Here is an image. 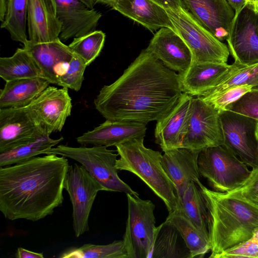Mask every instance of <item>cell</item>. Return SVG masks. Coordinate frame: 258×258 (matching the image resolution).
Wrapping results in <instances>:
<instances>
[{
  "label": "cell",
  "instance_id": "obj_1",
  "mask_svg": "<svg viewBox=\"0 0 258 258\" xmlns=\"http://www.w3.org/2000/svg\"><path fill=\"white\" fill-rule=\"evenodd\" d=\"M183 92L179 75L165 67L146 48L94 100L106 120L147 124L165 116Z\"/></svg>",
  "mask_w": 258,
  "mask_h": 258
},
{
  "label": "cell",
  "instance_id": "obj_2",
  "mask_svg": "<svg viewBox=\"0 0 258 258\" xmlns=\"http://www.w3.org/2000/svg\"><path fill=\"white\" fill-rule=\"evenodd\" d=\"M57 155L0 167V211L6 219L36 222L62 205L70 165L66 157Z\"/></svg>",
  "mask_w": 258,
  "mask_h": 258
},
{
  "label": "cell",
  "instance_id": "obj_3",
  "mask_svg": "<svg viewBox=\"0 0 258 258\" xmlns=\"http://www.w3.org/2000/svg\"><path fill=\"white\" fill-rule=\"evenodd\" d=\"M199 186L208 211L210 258L250 238L258 228V207L238 198Z\"/></svg>",
  "mask_w": 258,
  "mask_h": 258
},
{
  "label": "cell",
  "instance_id": "obj_4",
  "mask_svg": "<svg viewBox=\"0 0 258 258\" xmlns=\"http://www.w3.org/2000/svg\"><path fill=\"white\" fill-rule=\"evenodd\" d=\"M144 137L133 138L115 146L120 156L115 167L138 176L163 201L169 213L171 212L179 206L175 185L164 169L161 153L146 148Z\"/></svg>",
  "mask_w": 258,
  "mask_h": 258
},
{
  "label": "cell",
  "instance_id": "obj_5",
  "mask_svg": "<svg viewBox=\"0 0 258 258\" xmlns=\"http://www.w3.org/2000/svg\"><path fill=\"white\" fill-rule=\"evenodd\" d=\"M54 154L73 159L83 165L109 191L123 192L136 197L139 194L118 175L115 164L118 154L104 146L92 147H74L64 145L44 152V154Z\"/></svg>",
  "mask_w": 258,
  "mask_h": 258
},
{
  "label": "cell",
  "instance_id": "obj_6",
  "mask_svg": "<svg viewBox=\"0 0 258 258\" xmlns=\"http://www.w3.org/2000/svg\"><path fill=\"white\" fill-rule=\"evenodd\" d=\"M175 28L188 47L192 62L226 63L228 46L215 37L184 7L166 9Z\"/></svg>",
  "mask_w": 258,
  "mask_h": 258
},
{
  "label": "cell",
  "instance_id": "obj_7",
  "mask_svg": "<svg viewBox=\"0 0 258 258\" xmlns=\"http://www.w3.org/2000/svg\"><path fill=\"white\" fill-rule=\"evenodd\" d=\"M200 176L205 178L213 190L229 192L241 185L251 170L223 145L201 151L198 158Z\"/></svg>",
  "mask_w": 258,
  "mask_h": 258
},
{
  "label": "cell",
  "instance_id": "obj_8",
  "mask_svg": "<svg viewBox=\"0 0 258 258\" xmlns=\"http://www.w3.org/2000/svg\"><path fill=\"white\" fill-rule=\"evenodd\" d=\"M128 216L123 242L128 258H148L152 251L156 219L155 206L149 200L127 194Z\"/></svg>",
  "mask_w": 258,
  "mask_h": 258
},
{
  "label": "cell",
  "instance_id": "obj_9",
  "mask_svg": "<svg viewBox=\"0 0 258 258\" xmlns=\"http://www.w3.org/2000/svg\"><path fill=\"white\" fill-rule=\"evenodd\" d=\"M64 189L68 192L73 208V228L76 237L89 230V218L99 191L106 188L82 165L69 166Z\"/></svg>",
  "mask_w": 258,
  "mask_h": 258
},
{
  "label": "cell",
  "instance_id": "obj_10",
  "mask_svg": "<svg viewBox=\"0 0 258 258\" xmlns=\"http://www.w3.org/2000/svg\"><path fill=\"white\" fill-rule=\"evenodd\" d=\"M220 114L223 145L248 167L258 166V120L225 110Z\"/></svg>",
  "mask_w": 258,
  "mask_h": 258
},
{
  "label": "cell",
  "instance_id": "obj_11",
  "mask_svg": "<svg viewBox=\"0 0 258 258\" xmlns=\"http://www.w3.org/2000/svg\"><path fill=\"white\" fill-rule=\"evenodd\" d=\"M223 142L219 113L199 97H194L189 126L181 147L200 153Z\"/></svg>",
  "mask_w": 258,
  "mask_h": 258
},
{
  "label": "cell",
  "instance_id": "obj_12",
  "mask_svg": "<svg viewBox=\"0 0 258 258\" xmlns=\"http://www.w3.org/2000/svg\"><path fill=\"white\" fill-rule=\"evenodd\" d=\"M226 40L235 62L242 66L258 62V14L247 4L235 13Z\"/></svg>",
  "mask_w": 258,
  "mask_h": 258
},
{
  "label": "cell",
  "instance_id": "obj_13",
  "mask_svg": "<svg viewBox=\"0 0 258 258\" xmlns=\"http://www.w3.org/2000/svg\"><path fill=\"white\" fill-rule=\"evenodd\" d=\"M46 135L28 106L0 109V152Z\"/></svg>",
  "mask_w": 258,
  "mask_h": 258
},
{
  "label": "cell",
  "instance_id": "obj_14",
  "mask_svg": "<svg viewBox=\"0 0 258 258\" xmlns=\"http://www.w3.org/2000/svg\"><path fill=\"white\" fill-rule=\"evenodd\" d=\"M28 107L50 135L61 132L72 108L68 88L49 86Z\"/></svg>",
  "mask_w": 258,
  "mask_h": 258
},
{
  "label": "cell",
  "instance_id": "obj_15",
  "mask_svg": "<svg viewBox=\"0 0 258 258\" xmlns=\"http://www.w3.org/2000/svg\"><path fill=\"white\" fill-rule=\"evenodd\" d=\"M61 24L60 39L79 37L96 30L101 13L79 0H51Z\"/></svg>",
  "mask_w": 258,
  "mask_h": 258
},
{
  "label": "cell",
  "instance_id": "obj_16",
  "mask_svg": "<svg viewBox=\"0 0 258 258\" xmlns=\"http://www.w3.org/2000/svg\"><path fill=\"white\" fill-rule=\"evenodd\" d=\"M244 66L236 62H192L188 69L179 75L183 93L200 96L214 88Z\"/></svg>",
  "mask_w": 258,
  "mask_h": 258
},
{
  "label": "cell",
  "instance_id": "obj_17",
  "mask_svg": "<svg viewBox=\"0 0 258 258\" xmlns=\"http://www.w3.org/2000/svg\"><path fill=\"white\" fill-rule=\"evenodd\" d=\"M194 96L183 93L172 109L157 121L155 142L162 151L181 147L191 116Z\"/></svg>",
  "mask_w": 258,
  "mask_h": 258
},
{
  "label": "cell",
  "instance_id": "obj_18",
  "mask_svg": "<svg viewBox=\"0 0 258 258\" xmlns=\"http://www.w3.org/2000/svg\"><path fill=\"white\" fill-rule=\"evenodd\" d=\"M146 49L165 67L179 75L184 73L192 63L188 47L180 36L169 28L159 29Z\"/></svg>",
  "mask_w": 258,
  "mask_h": 258
},
{
  "label": "cell",
  "instance_id": "obj_19",
  "mask_svg": "<svg viewBox=\"0 0 258 258\" xmlns=\"http://www.w3.org/2000/svg\"><path fill=\"white\" fill-rule=\"evenodd\" d=\"M23 46L33 57L42 77L50 84L58 86L59 78L66 72L74 54L69 45L59 37L45 43H33L28 40Z\"/></svg>",
  "mask_w": 258,
  "mask_h": 258
},
{
  "label": "cell",
  "instance_id": "obj_20",
  "mask_svg": "<svg viewBox=\"0 0 258 258\" xmlns=\"http://www.w3.org/2000/svg\"><path fill=\"white\" fill-rule=\"evenodd\" d=\"M184 8L220 41L229 35L235 12L226 0H181Z\"/></svg>",
  "mask_w": 258,
  "mask_h": 258
},
{
  "label": "cell",
  "instance_id": "obj_21",
  "mask_svg": "<svg viewBox=\"0 0 258 258\" xmlns=\"http://www.w3.org/2000/svg\"><path fill=\"white\" fill-rule=\"evenodd\" d=\"M199 152L180 147L164 152L161 163L175 185L179 203L189 183L201 182L198 167ZM179 207V206H178Z\"/></svg>",
  "mask_w": 258,
  "mask_h": 258
},
{
  "label": "cell",
  "instance_id": "obj_22",
  "mask_svg": "<svg viewBox=\"0 0 258 258\" xmlns=\"http://www.w3.org/2000/svg\"><path fill=\"white\" fill-rule=\"evenodd\" d=\"M27 26L31 42H48L59 37L61 24L51 0H28Z\"/></svg>",
  "mask_w": 258,
  "mask_h": 258
},
{
  "label": "cell",
  "instance_id": "obj_23",
  "mask_svg": "<svg viewBox=\"0 0 258 258\" xmlns=\"http://www.w3.org/2000/svg\"><path fill=\"white\" fill-rule=\"evenodd\" d=\"M147 124L133 121L106 120L104 122L77 138L84 146H115L133 138L145 136Z\"/></svg>",
  "mask_w": 258,
  "mask_h": 258
},
{
  "label": "cell",
  "instance_id": "obj_24",
  "mask_svg": "<svg viewBox=\"0 0 258 258\" xmlns=\"http://www.w3.org/2000/svg\"><path fill=\"white\" fill-rule=\"evenodd\" d=\"M110 7L150 31L167 27L176 32L166 9L152 0H117Z\"/></svg>",
  "mask_w": 258,
  "mask_h": 258
},
{
  "label": "cell",
  "instance_id": "obj_25",
  "mask_svg": "<svg viewBox=\"0 0 258 258\" xmlns=\"http://www.w3.org/2000/svg\"><path fill=\"white\" fill-rule=\"evenodd\" d=\"M42 77L17 79L6 82L0 91V109L28 106L49 86Z\"/></svg>",
  "mask_w": 258,
  "mask_h": 258
},
{
  "label": "cell",
  "instance_id": "obj_26",
  "mask_svg": "<svg viewBox=\"0 0 258 258\" xmlns=\"http://www.w3.org/2000/svg\"><path fill=\"white\" fill-rule=\"evenodd\" d=\"M150 257L191 258V254L176 228L165 220L156 227Z\"/></svg>",
  "mask_w": 258,
  "mask_h": 258
},
{
  "label": "cell",
  "instance_id": "obj_27",
  "mask_svg": "<svg viewBox=\"0 0 258 258\" xmlns=\"http://www.w3.org/2000/svg\"><path fill=\"white\" fill-rule=\"evenodd\" d=\"M0 77L5 82L43 78L41 71L33 57L24 47L18 48L11 56L0 58Z\"/></svg>",
  "mask_w": 258,
  "mask_h": 258
},
{
  "label": "cell",
  "instance_id": "obj_28",
  "mask_svg": "<svg viewBox=\"0 0 258 258\" xmlns=\"http://www.w3.org/2000/svg\"><path fill=\"white\" fill-rule=\"evenodd\" d=\"M166 221L175 226L190 250L191 258L203 257L211 250L209 240L179 209L169 213Z\"/></svg>",
  "mask_w": 258,
  "mask_h": 258
},
{
  "label": "cell",
  "instance_id": "obj_29",
  "mask_svg": "<svg viewBox=\"0 0 258 258\" xmlns=\"http://www.w3.org/2000/svg\"><path fill=\"white\" fill-rule=\"evenodd\" d=\"M178 209L209 240L207 209L201 189L195 182L188 184L179 201Z\"/></svg>",
  "mask_w": 258,
  "mask_h": 258
},
{
  "label": "cell",
  "instance_id": "obj_30",
  "mask_svg": "<svg viewBox=\"0 0 258 258\" xmlns=\"http://www.w3.org/2000/svg\"><path fill=\"white\" fill-rule=\"evenodd\" d=\"M63 140L53 139L46 135L17 147L0 152V167L20 163L28 160L54 147Z\"/></svg>",
  "mask_w": 258,
  "mask_h": 258
},
{
  "label": "cell",
  "instance_id": "obj_31",
  "mask_svg": "<svg viewBox=\"0 0 258 258\" xmlns=\"http://www.w3.org/2000/svg\"><path fill=\"white\" fill-rule=\"evenodd\" d=\"M28 0H7V11L1 28L6 29L12 40L25 45L28 41L26 32Z\"/></svg>",
  "mask_w": 258,
  "mask_h": 258
},
{
  "label": "cell",
  "instance_id": "obj_32",
  "mask_svg": "<svg viewBox=\"0 0 258 258\" xmlns=\"http://www.w3.org/2000/svg\"><path fill=\"white\" fill-rule=\"evenodd\" d=\"M59 258H128L123 240L106 245L85 244L71 247L62 251Z\"/></svg>",
  "mask_w": 258,
  "mask_h": 258
},
{
  "label": "cell",
  "instance_id": "obj_33",
  "mask_svg": "<svg viewBox=\"0 0 258 258\" xmlns=\"http://www.w3.org/2000/svg\"><path fill=\"white\" fill-rule=\"evenodd\" d=\"M105 40V34L95 30L85 35L73 38L69 45L70 49L89 66L99 56Z\"/></svg>",
  "mask_w": 258,
  "mask_h": 258
},
{
  "label": "cell",
  "instance_id": "obj_34",
  "mask_svg": "<svg viewBox=\"0 0 258 258\" xmlns=\"http://www.w3.org/2000/svg\"><path fill=\"white\" fill-rule=\"evenodd\" d=\"M245 84L251 85L253 88L258 87V62L243 67L218 85L200 96L215 95L230 87Z\"/></svg>",
  "mask_w": 258,
  "mask_h": 258
},
{
  "label": "cell",
  "instance_id": "obj_35",
  "mask_svg": "<svg viewBox=\"0 0 258 258\" xmlns=\"http://www.w3.org/2000/svg\"><path fill=\"white\" fill-rule=\"evenodd\" d=\"M253 88V86L251 85H242L230 87L215 95L198 97L210 104L220 113L225 111L229 105L250 92Z\"/></svg>",
  "mask_w": 258,
  "mask_h": 258
},
{
  "label": "cell",
  "instance_id": "obj_36",
  "mask_svg": "<svg viewBox=\"0 0 258 258\" xmlns=\"http://www.w3.org/2000/svg\"><path fill=\"white\" fill-rule=\"evenodd\" d=\"M87 67L84 60L74 53L67 69L59 78L58 86L75 91H79L84 79V74Z\"/></svg>",
  "mask_w": 258,
  "mask_h": 258
},
{
  "label": "cell",
  "instance_id": "obj_37",
  "mask_svg": "<svg viewBox=\"0 0 258 258\" xmlns=\"http://www.w3.org/2000/svg\"><path fill=\"white\" fill-rule=\"evenodd\" d=\"M225 193L258 207V166L251 169L249 176L241 185Z\"/></svg>",
  "mask_w": 258,
  "mask_h": 258
},
{
  "label": "cell",
  "instance_id": "obj_38",
  "mask_svg": "<svg viewBox=\"0 0 258 258\" xmlns=\"http://www.w3.org/2000/svg\"><path fill=\"white\" fill-rule=\"evenodd\" d=\"M226 110L258 120V87L253 88L250 92L229 105Z\"/></svg>",
  "mask_w": 258,
  "mask_h": 258
},
{
  "label": "cell",
  "instance_id": "obj_39",
  "mask_svg": "<svg viewBox=\"0 0 258 258\" xmlns=\"http://www.w3.org/2000/svg\"><path fill=\"white\" fill-rule=\"evenodd\" d=\"M258 258V228L252 236L244 242L227 249L217 258Z\"/></svg>",
  "mask_w": 258,
  "mask_h": 258
},
{
  "label": "cell",
  "instance_id": "obj_40",
  "mask_svg": "<svg viewBox=\"0 0 258 258\" xmlns=\"http://www.w3.org/2000/svg\"><path fill=\"white\" fill-rule=\"evenodd\" d=\"M165 9L177 10L184 7L181 0H152Z\"/></svg>",
  "mask_w": 258,
  "mask_h": 258
},
{
  "label": "cell",
  "instance_id": "obj_41",
  "mask_svg": "<svg viewBox=\"0 0 258 258\" xmlns=\"http://www.w3.org/2000/svg\"><path fill=\"white\" fill-rule=\"evenodd\" d=\"M17 258H44L43 253L36 252L19 247L15 253Z\"/></svg>",
  "mask_w": 258,
  "mask_h": 258
},
{
  "label": "cell",
  "instance_id": "obj_42",
  "mask_svg": "<svg viewBox=\"0 0 258 258\" xmlns=\"http://www.w3.org/2000/svg\"><path fill=\"white\" fill-rule=\"evenodd\" d=\"M235 13L240 10L246 4V0H226Z\"/></svg>",
  "mask_w": 258,
  "mask_h": 258
},
{
  "label": "cell",
  "instance_id": "obj_43",
  "mask_svg": "<svg viewBox=\"0 0 258 258\" xmlns=\"http://www.w3.org/2000/svg\"><path fill=\"white\" fill-rule=\"evenodd\" d=\"M7 0H0V20L2 22L7 11Z\"/></svg>",
  "mask_w": 258,
  "mask_h": 258
},
{
  "label": "cell",
  "instance_id": "obj_44",
  "mask_svg": "<svg viewBox=\"0 0 258 258\" xmlns=\"http://www.w3.org/2000/svg\"><path fill=\"white\" fill-rule=\"evenodd\" d=\"M246 4L255 13H258V0H246Z\"/></svg>",
  "mask_w": 258,
  "mask_h": 258
},
{
  "label": "cell",
  "instance_id": "obj_45",
  "mask_svg": "<svg viewBox=\"0 0 258 258\" xmlns=\"http://www.w3.org/2000/svg\"><path fill=\"white\" fill-rule=\"evenodd\" d=\"M84 4H85L90 9H93L95 5L96 4L95 0H79Z\"/></svg>",
  "mask_w": 258,
  "mask_h": 258
},
{
  "label": "cell",
  "instance_id": "obj_46",
  "mask_svg": "<svg viewBox=\"0 0 258 258\" xmlns=\"http://www.w3.org/2000/svg\"><path fill=\"white\" fill-rule=\"evenodd\" d=\"M116 1L117 0H95L96 4H102L109 7Z\"/></svg>",
  "mask_w": 258,
  "mask_h": 258
},
{
  "label": "cell",
  "instance_id": "obj_47",
  "mask_svg": "<svg viewBox=\"0 0 258 258\" xmlns=\"http://www.w3.org/2000/svg\"><path fill=\"white\" fill-rule=\"evenodd\" d=\"M256 138H257V139L258 140V122H257L256 130Z\"/></svg>",
  "mask_w": 258,
  "mask_h": 258
},
{
  "label": "cell",
  "instance_id": "obj_48",
  "mask_svg": "<svg viewBox=\"0 0 258 258\" xmlns=\"http://www.w3.org/2000/svg\"><path fill=\"white\" fill-rule=\"evenodd\" d=\"M258 14V13H257Z\"/></svg>",
  "mask_w": 258,
  "mask_h": 258
}]
</instances>
